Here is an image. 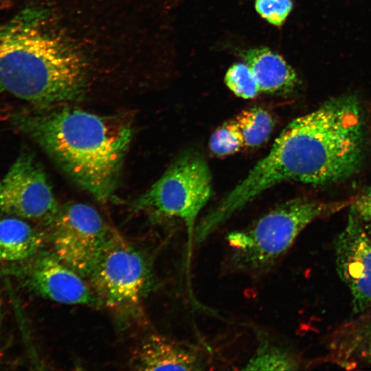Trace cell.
Here are the masks:
<instances>
[{"mask_svg": "<svg viewBox=\"0 0 371 371\" xmlns=\"http://www.w3.org/2000/svg\"><path fill=\"white\" fill-rule=\"evenodd\" d=\"M361 118L352 96L332 99L295 118L245 177L247 188L259 195L283 181L318 185L350 177L362 158Z\"/></svg>", "mask_w": 371, "mask_h": 371, "instance_id": "1", "label": "cell"}, {"mask_svg": "<svg viewBox=\"0 0 371 371\" xmlns=\"http://www.w3.org/2000/svg\"><path fill=\"white\" fill-rule=\"evenodd\" d=\"M10 121L98 201L113 195L133 135L124 118L52 108L15 113Z\"/></svg>", "mask_w": 371, "mask_h": 371, "instance_id": "2", "label": "cell"}, {"mask_svg": "<svg viewBox=\"0 0 371 371\" xmlns=\"http://www.w3.org/2000/svg\"><path fill=\"white\" fill-rule=\"evenodd\" d=\"M87 87L80 54L49 25L45 10L25 8L0 23V89L38 110L80 100Z\"/></svg>", "mask_w": 371, "mask_h": 371, "instance_id": "3", "label": "cell"}, {"mask_svg": "<svg viewBox=\"0 0 371 371\" xmlns=\"http://www.w3.org/2000/svg\"><path fill=\"white\" fill-rule=\"evenodd\" d=\"M348 204L298 198L276 206L249 227L227 235L228 265L234 271L254 276L266 273L308 225Z\"/></svg>", "mask_w": 371, "mask_h": 371, "instance_id": "4", "label": "cell"}, {"mask_svg": "<svg viewBox=\"0 0 371 371\" xmlns=\"http://www.w3.org/2000/svg\"><path fill=\"white\" fill-rule=\"evenodd\" d=\"M212 175L205 159L195 151L179 156L161 177L131 204L133 212L184 222L190 254L196 218L212 195Z\"/></svg>", "mask_w": 371, "mask_h": 371, "instance_id": "5", "label": "cell"}, {"mask_svg": "<svg viewBox=\"0 0 371 371\" xmlns=\"http://www.w3.org/2000/svg\"><path fill=\"white\" fill-rule=\"evenodd\" d=\"M102 306L124 310L136 306L153 284L146 254L117 232L87 277Z\"/></svg>", "mask_w": 371, "mask_h": 371, "instance_id": "6", "label": "cell"}, {"mask_svg": "<svg viewBox=\"0 0 371 371\" xmlns=\"http://www.w3.org/2000/svg\"><path fill=\"white\" fill-rule=\"evenodd\" d=\"M45 227L52 251L85 278L116 232L95 208L82 203L60 206Z\"/></svg>", "mask_w": 371, "mask_h": 371, "instance_id": "7", "label": "cell"}, {"mask_svg": "<svg viewBox=\"0 0 371 371\" xmlns=\"http://www.w3.org/2000/svg\"><path fill=\"white\" fill-rule=\"evenodd\" d=\"M59 207L43 169L24 148L0 179V211L45 226Z\"/></svg>", "mask_w": 371, "mask_h": 371, "instance_id": "8", "label": "cell"}, {"mask_svg": "<svg viewBox=\"0 0 371 371\" xmlns=\"http://www.w3.org/2000/svg\"><path fill=\"white\" fill-rule=\"evenodd\" d=\"M19 271L25 286L35 294L65 304L102 306L85 278L52 251L41 249Z\"/></svg>", "mask_w": 371, "mask_h": 371, "instance_id": "9", "label": "cell"}, {"mask_svg": "<svg viewBox=\"0 0 371 371\" xmlns=\"http://www.w3.org/2000/svg\"><path fill=\"white\" fill-rule=\"evenodd\" d=\"M337 273L352 295V313L371 308V234L352 212L335 243Z\"/></svg>", "mask_w": 371, "mask_h": 371, "instance_id": "10", "label": "cell"}, {"mask_svg": "<svg viewBox=\"0 0 371 371\" xmlns=\"http://www.w3.org/2000/svg\"><path fill=\"white\" fill-rule=\"evenodd\" d=\"M130 366L138 370H201L205 361L192 346L151 335L135 350Z\"/></svg>", "mask_w": 371, "mask_h": 371, "instance_id": "11", "label": "cell"}, {"mask_svg": "<svg viewBox=\"0 0 371 371\" xmlns=\"http://www.w3.org/2000/svg\"><path fill=\"white\" fill-rule=\"evenodd\" d=\"M327 349V360L344 368L371 367V308L336 328Z\"/></svg>", "mask_w": 371, "mask_h": 371, "instance_id": "12", "label": "cell"}, {"mask_svg": "<svg viewBox=\"0 0 371 371\" xmlns=\"http://www.w3.org/2000/svg\"><path fill=\"white\" fill-rule=\"evenodd\" d=\"M240 54L260 92L285 93L295 87L297 78L295 71L278 54L267 47L251 48Z\"/></svg>", "mask_w": 371, "mask_h": 371, "instance_id": "13", "label": "cell"}, {"mask_svg": "<svg viewBox=\"0 0 371 371\" xmlns=\"http://www.w3.org/2000/svg\"><path fill=\"white\" fill-rule=\"evenodd\" d=\"M46 238L25 219L0 211V260L25 261L42 249Z\"/></svg>", "mask_w": 371, "mask_h": 371, "instance_id": "14", "label": "cell"}, {"mask_svg": "<svg viewBox=\"0 0 371 371\" xmlns=\"http://www.w3.org/2000/svg\"><path fill=\"white\" fill-rule=\"evenodd\" d=\"M297 357L282 344L261 335L245 370H294L300 368Z\"/></svg>", "mask_w": 371, "mask_h": 371, "instance_id": "15", "label": "cell"}, {"mask_svg": "<svg viewBox=\"0 0 371 371\" xmlns=\"http://www.w3.org/2000/svg\"><path fill=\"white\" fill-rule=\"evenodd\" d=\"M243 137L244 146L256 147L270 137L274 122L271 115L258 106L247 109L234 119Z\"/></svg>", "mask_w": 371, "mask_h": 371, "instance_id": "16", "label": "cell"}, {"mask_svg": "<svg viewBox=\"0 0 371 371\" xmlns=\"http://www.w3.org/2000/svg\"><path fill=\"white\" fill-rule=\"evenodd\" d=\"M243 146V137L233 119L216 128L209 140L210 151L218 157L233 155Z\"/></svg>", "mask_w": 371, "mask_h": 371, "instance_id": "17", "label": "cell"}, {"mask_svg": "<svg viewBox=\"0 0 371 371\" xmlns=\"http://www.w3.org/2000/svg\"><path fill=\"white\" fill-rule=\"evenodd\" d=\"M225 82L236 96L244 99L254 98L260 92L256 79L246 63L231 66L225 74Z\"/></svg>", "mask_w": 371, "mask_h": 371, "instance_id": "18", "label": "cell"}, {"mask_svg": "<svg viewBox=\"0 0 371 371\" xmlns=\"http://www.w3.org/2000/svg\"><path fill=\"white\" fill-rule=\"evenodd\" d=\"M293 7L291 0H256L257 12L269 23L281 25Z\"/></svg>", "mask_w": 371, "mask_h": 371, "instance_id": "19", "label": "cell"}, {"mask_svg": "<svg viewBox=\"0 0 371 371\" xmlns=\"http://www.w3.org/2000/svg\"><path fill=\"white\" fill-rule=\"evenodd\" d=\"M352 212L360 221L371 223V187L353 201Z\"/></svg>", "mask_w": 371, "mask_h": 371, "instance_id": "20", "label": "cell"}, {"mask_svg": "<svg viewBox=\"0 0 371 371\" xmlns=\"http://www.w3.org/2000/svg\"><path fill=\"white\" fill-rule=\"evenodd\" d=\"M1 307H2V302H1V297H0V316H1Z\"/></svg>", "mask_w": 371, "mask_h": 371, "instance_id": "21", "label": "cell"}, {"mask_svg": "<svg viewBox=\"0 0 371 371\" xmlns=\"http://www.w3.org/2000/svg\"><path fill=\"white\" fill-rule=\"evenodd\" d=\"M370 234H371V233H370Z\"/></svg>", "mask_w": 371, "mask_h": 371, "instance_id": "22", "label": "cell"}]
</instances>
